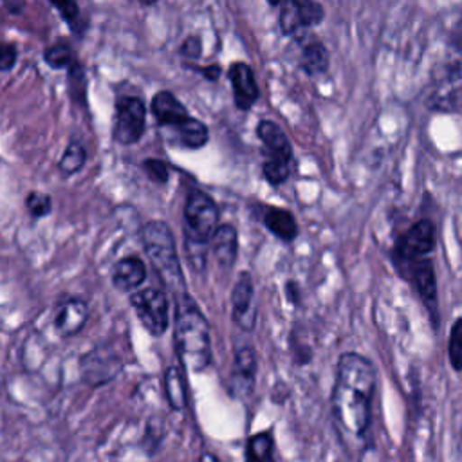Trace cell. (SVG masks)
<instances>
[{
  "instance_id": "obj_1",
  "label": "cell",
  "mask_w": 462,
  "mask_h": 462,
  "mask_svg": "<svg viewBox=\"0 0 462 462\" xmlns=\"http://www.w3.org/2000/svg\"><path fill=\"white\" fill-rule=\"evenodd\" d=\"M374 392L375 368L372 361L357 352L341 354L330 395V410L337 430L354 439L366 435L372 419Z\"/></svg>"
},
{
  "instance_id": "obj_2",
  "label": "cell",
  "mask_w": 462,
  "mask_h": 462,
  "mask_svg": "<svg viewBox=\"0 0 462 462\" xmlns=\"http://www.w3.org/2000/svg\"><path fill=\"white\" fill-rule=\"evenodd\" d=\"M173 343L179 361L188 370L202 372L211 363L209 323L188 292L175 298Z\"/></svg>"
},
{
  "instance_id": "obj_3",
  "label": "cell",
  "mask_w": 462,
  "mask_h": 462,
  "mask_svg": "<svg viewBox=\"0 0 462 462\" xmlns=\"http://www.w3.org/2000/svg\"><path fill=\"white\" fill-rule=\"evenodd\" d=\"M141 242L164 289H168L175 298L188 292L170 226L162 220H148L141 229Z\"/></svg>"
},
{
  "instance_id": "obj_4",
  "label": "cell",
  "mask_w": 462,
  "mask_h": 462,
  "mask_svg": "<svg viewBox=\"0 0 462 462\" xmlns=\"http://www.w3.org/2000/svg\"><path fill=\"white\" fill-rule=\"evenodd\" d=\"M182 226L186 242L208 244L218 227V208L215 200L202 189H189L184 209Z\"/></svg>"
},
{
  "instance_id": "obj_5",
  "label": "cell",
  "mask_w": 462,
  "mask_h": 462,
  "mask_svg": "<svg viewBox=\"0 0 462 462\" xmlns=\"http://www.w3.org/2000/svg\"><path fill=\"white\" fill-rule=\"evenodd\" d=\"M112 139L121 146L135 144L146 128V106L139 96H119L116 99Z\"/></svg>"
},
{
  "instance_id": "obj_6",
  "label": "cell",
  "mask_w": 462,
  "mask_h": 462,
  "mask_svg": "<svg viewBox=\"0 0 462 462\" xmlns=\"http://www.w3.org/2000/svg\"><path fill=\"white\" fill-rule=\"evenodd\" d=\"M130 305L141 325L152 336H162L170 327V301L162 289L148 287L130 294Z\"/></svg>"
},
{
  "instance_id": "obj_7",
  "label": "cell",
  "mask_w": 462,
  "mask_h": 462,
  "mask_svg": "<svg viewBox=\"0 0 462 462\" xmlns=\"http://www.w3.org/2000/svg\"><path fill=\"white\" fill-rule=\"evenodd\" d=\"M437 233L431 220L422 218L417 220L404 235L399 236L395 247H393V263L397 269H401L406 263H411L420 258H428L431 251L435 249Z\"/></svg>"
},
{
  "instance_id": "obj_8",
  "label": "cell",
  "mask_w": 462,
  "mask_h": 462,
  "mask_svg": "<svg viewBox=\"0 0 462 462\" xmlns=\"http://www.w3.org/2000/svg\"><path fill=\"white\" fill-rule=\"evenodd\" d=\"M325 18V7L318 0H283L278 25L285 36L301 38L307 29L316 27Z\"/></svg>"
},
{
  "instance_id": "obj_9",
  "label": "cell",
  "mask_w": 462,
  "mask_h": 462,
  "mask_svg": "<svg viewBox=\"0 0 462 462\" xmlns=\"http://www.w3.org/2000/svg\"><path fill=\"white\" fill-rule=\"evenodd\" d=\"M231 319L242 330H253L256 323L254 285L247 271H242L231 291Z\"/></svg>"
},
{
  "instance_id": "obj_10",
  "label": "cell",
  "mask_w": 462,
  "mask_h": 462,
  "mask_svg": "<svg viewBox=\"0 0 462 462\" xmlns=\"http://www.w3.org/2000/svg\"><path fill=\"white\" fill-rule=\"evenodd\" d=\"M150 110L155 117V123L162 128L166 137L177 132L191 116L182 101L170 90H159L153 94Z\"/></svg>"
},
{
  "instance_id": "obj_11",
  "label": "cell",
  "mask_w": 462,
  "mask_h": 462,
  "mask_svg": "<svg viewBox=\"0 0 462 462\" xmlns=\"http://www.w3.org/2000/svg\"><path fill=\"white\" fill-rule=\"evenodd\" d=\"M227 79L233 87V101L238 110H249L260 97L254 72L245 61H233L227 69Z\"/></svg>"
},
{
  "instance_id": "obj_12",
  "label": "cell",
  "mask_w": 462,
  "mask_h": 462,
  "mask_svg": "<svg viewBox=\"0 0 462 462\" xmlns=\"http://www.w3.org/2000/svg\"><path fill=\"white\" fill-rule=\"evenodd\" d=\"M81 379L88 384H103L110 381L121 368V361L106 348H94L87 356H83L81 363Z\"/></svg>"
},
{
  "instance_id": "obj_13",
  "label": "cell",
  "mask_w": 462,
  "mask_h": 462,
  "mask_svg": "<svg viewBox=\"0 0 462 462\" xmlns=\"http://www.w3.org/2000/svg\"><path fill=\"white\" fill-rule=\"evenodd\" d=\"M256 135L263 143V155L265 161H276V162H292V146L283 130L269 119H262L256 125Z\"/></svg>"
},
{
  "instance_id": "obj_14",
  "label": "cell",
  "mask_w": 462,
  "mask_h": 462,
  "mask_svg": "<svg viewBox=\"0 0 462 462\" xmlns=\"http://www.w3.org/2000/svg\"><path fill=\"white\" fill-rule=\"evenodd\" d=\"M88 318V305L81 298H70L63 301L54 316V328L61 337L76 336Z\"/></svg>"
},
{
  "instance_id": "obj_15",
  "label": "cell",
  "mask_w": 462,
  "mask_h": 462,
  "mask_svg": "<svg viewBox=\"0 0 462 462\" xmlns=\"http://www.w3.org/2000/svg\"><path fill=\"white\" fill-rule=\"evenodd\" d=\"M298 40L301 42V60H300L301 70L309 78L325 74L330 65V54H328V49L325 47V43L310 32H305Z\"/></svg>"
},
{
  "instance_id": "obj_16",
  "label": "cell",
  "mask_w": 462,
  "mask_h": 462,
  "mask_svg": "<svg viewBox=\"0 0 462 462\" xmlns=\"http://www.w3.org/2000/svg\"><path fill=\"white\" fill-rule=\"evenodd\" d=\"M256 370H258V361H256L254 350L251 346L236 348L233 357V370H231V392L249 393L254 384Z\"/></svg>"
},
{
  "instance_id": "obj_17",
  "label": "cell",
  "mask_w": 462,
  "mask_h": 462,
  "mask_svg": "<svg viewBox=\"0 0 462 462\" xmlns=\"http://www.w3.org/2000/svg\"><path fill=\"white\" fill-rule=\"evenodd\" d=\"M146 280V267L137 256L121 258L112 271V285L121 292H130L141 287Z\"/></svg>"
},
{
  "instance_id": "obj_18",
  "label": "cell",
  "mask_w": 462,
  "mask_h": 462,
  "mask_svg": "<svg viewBox=\"0 0 462 462\" xmlns=\"http://www.w3.org/2000/svg\"><path fill=\"white\" fill-rule=\"evenodd\" d=\"M211 249L217 258V262L229 269L233 267L236 254H238V235L235 226L231 224H222L217 227L213 238H211Z\"/></svg>"
},
{
  "instance_id": "obj_19",
  "label": "cell",
  "mask_w": 462,
  "mask_h": 462,
  "mask_svg": "<svg viewBox=\"0 0 462 462\" xmlns=\"http://www.w3.org/2000/svg\"><path fill=\"white\" fill-rule=\"evenodd\" d=\"M263 226L282 242H292L298 236V224L292 213L283 208L267 206L263 213Z\"/></svg>"
},
{
  "instance_id": "obj_20",
  "label": "cell",
  "mask_w": 462,
  "mask_h": 462,
  "mask_svg": "<svg viewBox=\"0 0 462 462\" xmlns=\"http://www.w3.org/2000/svg\"><path fill=\"white\" fill-rule=\"evenodd\" d=\"M168 139H170L171 146L175 144V146H182V148H188V150H197V148H202L208 143L209 130H208V125L202 123L200 119L189 117L188 123H184Z\"/></svg>"
},
{
  "instance_id": "obj_21",
  "label": "cell",
  "mask_w": 462,
  "mask_h": 462,
  "mask_svg": "<svg viewBox=\"0 0 462 462\" xmlns=\"http://www.w3.org/2000/svg\"><path fill=\"white\" fill-rule=\"evenodd\" d=\"M164 393L171 410H184L188 406V392L184 370L177 365H170L164 370Z\"/></svg>"
},
{
  "instance_id": "obj_22",
  "label": "cell",
  "mask_w": 462,
  "mask_h": 462,
  "mask_svg": "<svg viewBox=\"0 0 462 462\" xmlns=\"http://www.w3.org/2000/svg\"><path fill=\"white\" fill-rule=\"evenodd\" d=\"M49 4L58 11L60 18L67 23L69 31L76 36V38H83L87 29H88V22L83 16L79 5L76 0H49Z\"/></svg>"
},
{
  "instance_id": "obj_23",
  "label": "cell",
  "mask_w": 462,
  "mask_h": 462,
  "mask_svg": "<svg viewBox=\"0 0 462 462\" xmlns=\"http://www.w3.org/2000/svg\"><path fill=\"white\" fill-rule=\"evenodd\" d=\"M67 92L74 105H87V72L79 60L67 69Z\"/></svg>"
},
{
  "instance_id": "obj_24",
  "label": "cell",
  "mask_w": 462,
  "mask_h": 462,
  "mask_svg": "<svg viewBox=\"0 0 462 462\" xmlns=\"http://www.w3.org/2000/svg\"><path fill=\"white\" fill-rule=\"evenodd\" d=\"M78 60L74 47L67 40H58L43 51V61L51 69H69Z\"/></svg>"
},
{
  "instance_id": "obj_25",
  "label": "cell",
  "mask_w": 462,
  "mask_h": 462,
  "mask_svg": "<svg viewBox=\"0 0 462 462\" xmlns=\"http://www.w3.org/2000/svg\"><path fill=\"white\" fill-rule=\"evenodd\" d=\"M273 448H274V439L273 433L260 431L256 435H251L247 439V448H245V458L253 462H262V460H271L273 458Z\"/></svg>"
},
{
  "instance_id": "obj_26",
  "label": "cell",
  "mask_w": 462,
  "mask_h": 462,
  "mask_svg": "<svg viewBox=\"0 0 462 462\" xmlns=\"http://www.w3.org/2000/svg\"><path fill=\"white\" fill-rule=\"evenodd\" d=\"M85 161H87L85 146L79 141H70L67 144L61 159L58 161V170L61 171L63 177H69V175L78 173L83 168Z\"/></svg>"
},
{
  "instance_id": "obj_27",
  "label": "cell",
  "mask_w": 462,
  "mask_h": 462,
  "mask_svg": "<svg viewBox=\"0 0 462 462\" xmlns=\"http://www.w3.org/2000/svg\"><path fill=\"white\" fill-rule=\"evenodd\" d=\"M25 208H27V213L32 217V220H40L52 211V199L43 191L32 189L25 197Z\"/></svg>"
},
{
  "instance_id": "obj_28",
  "label": "cell",
  "mask_w": 462,
  "mask_h": 462,
  "mask_svg": "<svg viewBox=\"0 0 462 462\" xmlns=\"http://www.w3.org/2000/svg\"><path fill=\"white\" fill-rule=\"evenodd\" d=\"M449 363L455 370H462V318H458L449 332Z\"/></svg>"
},
{
  "instance_id": "obj_29",
  "label": "cell",
  "mask_w": 462,
  "mask_h": 462,
  "mask_svg": "<svg viewBox=\"0 0 462 462\" xmlns=\"http://www.w3.org/2000/svg\"><path fill=\"white\" fill-rule=\"evenodd\" d=\"M262 173H263V179L271 186H280L291 177V164L276 162V161H263L262 162Z\"/></svg>"
},
{
  "instance_id": "obj_30",
  "label": "cell",
  "mask_w": 462,
  "mask_h": 462,
  "mask_svg": "<svg viewBox=\"0 0 462 462\" xmlns=\"http://www.w3.org/2000/svg\"><path fill=\"white\" fill-rule=\"evenodd\" d=\"M143 170L146 171L148 179L153 180V182H157V184H164V182H168V179H170L168 166H166V162L161 161V159H155V157L144 159Z\"/></svg>"
},
{
  "instance_id": "obj_31",
  "label": "cell",
  "mask_w": 462,
  "mask_h": 462,
  "mask_svg": "<svg viewBox=\"0 0 462 462\" xmlns=\"http://www.w3.org/2000/svg\"><path fill=\"white\" fill-rule=\"evenodd\" d=\"M179 54L184 60H199L202 56V40L197 34H189L179 45Z\"/></svg>"
},
{
  "instance_id": "obj_32",
  "label": "cell",
  "mask_w": 462,
  "mask_h": 462,
  "mask_svg": "<svg viewBox=\"0 0 462 462\" xmlns=\"http://www.w3.org/2000/svg\"><path fill=\"white\" fill-rule=\"evenodd\" d=\"M18 60V47L13 42H5L2 45V52H0V69L2 72H9Z\"/></svg>"
},
{
  "instance_id": "obj_33",
  "label": "cell",
  "mask_w": 462,
  "mask_h": 462,
  "mask_svg": "<svg viewBox=\"0 0 462 462\" xmlns=\"http://www.w3.org/2000/svg\"><path fill=\"white\" fill-rule=\"evenodd\" d=\"M184 67H188V69H191V70L202 74L208 81H218V78H220V74H222V67H220L218 63H211V65H206V67H197V65H193V63H184Z\"/></svg>"
},
{
  "instance_id": "obj_34",
  "label": "cell",
  "mask_w": 462,
  "mask_h": 462,
  "mask_svg": "<svg viewBox=\"0 0 462 462\" xmlns=\"http://www.w3.org/2000/svg\"><path fill=\"white\" fill-rule=\"evenodd\" d=\"M285 296H287V300H289L294 307L300 305V300H301V296H300V287H298V283H296L294 280H289V282L285 283Z\"/></svg>"
},
{
  "instance_id": "obj_35",
  "label": "cell",
  "mask_w": 462,
  "mask_h": 462,
  "mask_svg": "<svg viewBox=\"0 0 462 462\" xmlns=\"http://www.w3.org/2000/svg\"><path fill=\"white\" fill-rule=\"evenodd\" d=\"M4 7L11 14H18L25 7V0H4Z\"/></svg>"
},
{
  "instance_id": "obj_36",
  "label": "cell",
  "mask_w": 462,
  "mask_h": 462,
  "mask_svg": "<svg viewBox=\"0 0 462 462\" xmlns=\"http://www.w3.org/2000/svg\"><path fill=\"white\" fill-rule=\"evenodd\" d=\"M159 0H139V4L143 5V7H152V5H155Z\"/></svg>"
},
{
  "instance_id": "obj_37",
  "label": "cell",
  "mask_w": 462,
  "mask_h": 462,
  "mask_svg": "<svg viewBox=\"0 0 462 462\" xmlns=\"http://www.w3.org/2000/svg\"><path fill=\"white\" fill-rule=\"evenodd\" d=\"M265 2H267L271 7H280L283 0H265Z\"/></svg>"
}]
</instances>
